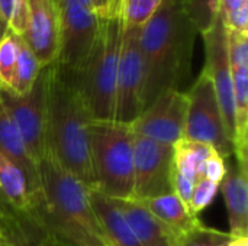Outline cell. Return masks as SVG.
<instances>
[{"label": "cell", "mask_w": 248, "mask_h": 246, "mask_svg": "<svg viewBox=\"0 0 248 246\" xmlns=\"http://www.w3.org/2000/svg\"><path fill=\"white\" fill-rule=\"evenodd\" d=\"M198 29L185 0H163L157 13L141 28L144 109L169 90H180L192 68Z\"/></svg>", "instance_id": "cell-1"}, {"label": "cell", "mask_w": 248, "mask_h": 246, "mask_svg": "<svg viewBox=\"0 0 248 246\" xmlns=\"http://www.w3.org/2000/svg\"><path fill=\"white\" fill-rule=\"evenodd\" d=\"M42 74L46 99V151L67 171L94 190L89 139L93 119L80 96L74 74L57 62L42 68Z\"/></svg>", "instance_id": "cell-2"}, {"label": "cell", "mask_w": 248, "mask_h": 246, "mask_svg": "<svg viewBox=\"0 0 248 246\" xmlns=\"http://www.w3.org/2000/svg\"><path fill=\"white\" fill-rule=\"evenodd\" d=\"M67 246H106L92 207L90 188L46 151L38 164L36 203Z\"/></svg>", "instance_id": "cell-3"}, {"label": "cell", "mask_w": 248, "mask_h": 246, "mask_svg": "<svg viewBox=\"0 0 248 246\" xmlns=\"http://www.w3.org/2000/svg\"><path fill=\"white\" fill-rule=\"evenodd\" d=\"M122 41L119 6L99 19L96 42L87 62L74 74L80 96L93 120H115L118 64Z\"/></svg>", "instance_id": "cell-4"}, {"label": "cell", "mask_w": 248, "mask_h": 246, "mask_svg": "<svg viewBox=\"0 0 248 246\" xmlns=\"http://www.w3.org/2000/svg\"><path fill=\"white\" fill-rule=\"evenodd\" d=\"M94 190L116 200L134 196V133L118 120H92L89 126Z\"/></svg>", "instance_id": "cell-5"}, {"label": "cell", "mask_w": 248, "mask_h": 246, "mask_svg": "<svg viewBox=\"0 0 248 246\" xmlns=\"http://www.w3.org/2000/svg\"><path fill=\"white\" fill-rule=\"evenodd\" d=\"M186 122L183 138L212 146L222 158L234 155V144L230 139L222 112L209 77L202 71L186 91Z\"/></svg>", "instance_id": "cell-6"}, {"label": "cell", "mask_w": 248, "mask_h": 246, "mask_svg": "<svg viewBox=\"0 0 248 246\" xmlns=\"http://www.w3.org/2000/svg\"><path fill=\"white\" fill-rule=\"evenodd\" d=\"M60 17V51L57 64L78 74L96 42L99 19L77 0H57Z\"/></svg>", "instance_id": "cell-7"}, {"label": "cell", "mask_w": 248, "mask_h": 246, "mask_svg": "<svg viewBox=\"0 0 248 246\" xmlns=\"http://www.w3.org/2000/svg\"><path fill=\"white\" fill-rule=\"evenodd\" d=\"M141 28L122 25L116 81L115 120L129 125L144 110V67L140 48Z\"/></svg>", "instance_id": "cell-8"}, {"label": "cell", "mask_w": 248, "mask_h": 246, "mask_svg": "<svg viewBox=\"0 0 248 246\" xmlns=\"http://www.w3.org/2000/svg\"><path fill=\"white\" fill-rule=\"evenodd\" d=\"M0 99L17 126L26 149L38 165L46 154V99L45 80L41 71L32 90L16 96L0 88Z\"/></svg>", "instance_id": "cell-9"}, {"label": "cell", "mask_w": 248, "mask_h": 246, "mask_svg": "<svg viewBox=\"0 0 248 246\" xmlns=\"http://www.w3.org/2000/svg\"><path fill=\"white\" fill-rule=\"evenodd\" d=\"M173 146L134 135V196L147 200L173 191Z\"/></svg>", "instance_id": "cell-10"}, {"label": "cell", "mask_w": 248, "mask_h": 246, "mask_svg": "<svg viewBox=\"0 0 248 246\" xmlns=\"http://www.w3.org/2000/svg\"><path fill=\"white\" fill-rule=\"evenodd\" d=\"M205 42V67L203 72L209 77L222 112L225 130L234 144L235 135V109H234V90L232 72L228 59V41L227 29L221 16L217 13L214 23L209 29L201 33Z\"/></svg>", "instance_id": "cell-11"}, {"label": "cell", "mask_w": 248, "mask_h": 246, "mask_svg": "<svg viewBox=\"0 0 248 246\" xmlns=\"http://www.w3.org/2000/svg\"><path fill=\"white\" fill-rule=\"evenodd\" d=\"M186 107V91L169 90L147 106L129 128L134 135L174 146L185 133Z\"/></svg>", "instance_id": "cell-12"}, {"label": "cell", "mask_w": 248, "mask_h": 246, "mask_svg": "<svg viewBox=\"0 0 248 246\" xmlns=\"http://www.w3.org/2000/svg\"><path fill=\"white\" fill-rule=\"evenodd\" d=\"M45 68L58 59L60 17L57 0H29L28 22L20 36Z\"/></svg>", "instance_id": "cell-13"}, {"label": "cell", "mask_w": 248, "mask_h": 246, "mask_svg": "<svg viewBox=\"0 0 248 246\" xmlns=\"http://www.w3.org/2000/svg\"><path fill=\"white\" fill-rule=\"evenodd\" d=\"M248 161L235 159L227 164V174L219 186L225 200L230 235L232 238L248 236Z\"/></svg>", "instance_id": "cell-14"}, {"label": "cell", "mask_w": 248, "mask_h": 246, "mask_svg": "<svg viewBox=\"0 0 248 246\" xmlns=\"http://www.w3.org/2000/svg\"><path fill=\"white\" fill-rule=\"evenodd\" d=\"M116 204L141 246H177L179 238L142 203L135 199H126L116 200Z\"/></svg>", "instance_id": "cell-15"}, {"label": "cell", "mask_w": 248, "mask_h": 246, "mask_svg": "<svg viewBox=\"0 0 248 246\" xmlns=\"http://www.w3.org/2000/svg\"><path fill=\"white\" fill-rule=\"evenodd\" d=\"M90 202L106 246H141L115 199L90 190Z\"/></svg>", "instance_id": "cell-16"}, {"label": "cell", "mask_w": 248, "mask_h": 246, "mask_svg": "<svg viewBox=\"0 0 248 246\" xmlns=\"http://www.w3.org/2000/svg\"><path fill=\"white\" fill-rule=\"evenodd\" d=\"M138 202L142 203L179 239L201 222L199 217L190 212L187 204L174 191Z\"/></svg>", "instance_id": "cell-17"}, {"label": "cell", "mask_w": 248, "mask_h": 246, "mask_svg": "<svg viewBox=\"0 0 248 246\" xmlns=\"http://www.w3.org/2000/svg\"><path fill=\"white\" fill-rule=\"evenodd\" d=\"M0 196L20 212H29L36 204V197L25 171L0 151Z\"/></svg>", "instance_id": "cell-18"}, {"label": "cell", "mask_w": 248, "mask_h": 246, "mask_svg": "<svg viewBox=\"0 0 248 246\" xmlns=\"http://www.w3.org/2000/svg\"><path fill=\"white\" fill-rule=\"evenodd\" d=\"M0 151L13 159L28 175L32 191H38V165L29 155L22 135L0 99Z\"/></svg>", "instance_id": "cell-19"}, {"label": "cell", "mask_w": 248, "mask_h": 246, "mask_svg": "<svg viewBox=\"0 0 248 246\" xmlns=\"http://www.w3.org/2000/svg\"><path fill=\"white\" fill-rule=\"evenodd\" d=\"M19 41V55H17V62H16V70L12 81L10 93L16 96H23L32 90L35 86L36 80L39 78V74L42 71V67L33 52L29 49L26 42L17 36Z\"/></svg>", "instance_id": "cell-20"}, {"label": "cell", "mask_w": 248, "mask_h": 246, "mask_svg": "<svg viewBox=\"0 0 248 246\" xmlns=\"http://www.w3.org/2000/svg\"><path fill=\"white\" fill-rule=\"evenodd\" d=\"M163 0H119L122 25L126 28H142L160 9Z\"/></svg>", "instance_id": "cell-21"}, {"label": "cell", "mask_w": 248, "mask_h": 246, "mask_svg": "<svg viewBox=\"0 0 248 246\" xmlns=\"http://www.w3.org/2000/svg\"><path fill=\"white\" fill-rule=\"evenodd\" d=\"M19 55V41L16 35L6 33L0 38V88L10 90Z\"/></svg>", "instance_id": "cell-22"}, {"label": "cell", "mask_w": 248, "mask_h": 246, "mask_svg": "<svg viewBox=\"0 0 248 246\" xmlns=\"http://www.w3.org/2000/svg\"><path fill=\"white\" fill-rule=\"evenodd\" d=\"M230 239V233L205 226L199 222L179 239L177 246H225Z\"/></svg>", "instance_id": "cell-23"}, {"label": "cell", "mask_w": 248, "mask_h": 246, "mask_svg": "<svg viewBox=\"0 0 248 246\" xmlns=\"http://www.w3.org/2000/svg\"><path fill=\"white\" fill-rule=\"evenodd\" d=\"M185 4L199 33L211 28L218 13V0H185Z\"/></svg>", "instance_id": "cell-24"}, {"label": "cell", "mask_w": 248, "mask_h": 246, "mask_svg": "<svg viewBox=\"0 0 248 246\" xmlns=\"http://www.w3.org/2000/svg\"><path fill=\"white\" fill-rule=\"evenodd\" d=\"M219 191V184L212 183L206 178H199L195 184L192 199L189 203V209L193 215H199L202 210H205L217 197Z\"/></svg>", "instance_id": "cell-25"}, {"label": "cell", "mask_w": 248, "mask_h": 246, "mask_svg": "<svg viewBox=\"0 0 248 246\" xmlns=\"http://www.w3.org/2000/svg\"><path fill=\"white\" fill-rule=\"evenodd\" d=\"M227 41L231 68L248 67V32L227 30Z\"/></svg>", "instance_id": "cell-26"}, {"label": "cell", "mask_w": 248, "mask_h": 246, "mask_svg": "<svg viewBox=\"0 0 248 246\" xmlns=\"http://www.w3.org/2000/svg\"><path fill=\"white\" fill-rule=\"evenodd\" d=\"M227 174V159L222 158L219 154H212L203 164L202 168V178H206L212 183L221 186L224 177Z\"/></svg>", "instance_id": "cell-27"}, {"label": "cell", "mask_w": 248, "mask_h": 246, "mask_svg": "<svg viewBox=\"0 0 248 246\" xmlns=\"http://www.w3.org/2000/svg\"><path fill=\"white\" fill-rule=\"evenodd\" d=\"M28 10H29V0H15V6L9 20V33L16 36H22L25 33L26 22H28Z\"/></svg>", "instance_id": "cell-28"}, {"label": "cell", "mask_w": 248, "mask_h": 246, "mask_svg": "<svg viewBox=\"0 0 248 246\" xmlns=\"http://www.w3.org/2000/svg\"><path fill=\"white\" fill-rule=\"evenodd\" d=\"M248 7V0H218V14L225 19L241 9Z\"/></svg>", "instance_id": "cell-29"}, {"label": "cell", "mask_w": 248, "mask_h": 246, "mask_svg": "<svg viewBox=\"0 0 248 246\" xmlns=\"http://www.w3.org/2000/svg\"><path fill=\"white\" fill-rule=\"evenodd\" d=\"M13 6L15 0H0V38L9 33V20L12 16Z\"/></svg>", "instance_id": "cell-30"}, {"label": "cell", "mask_w": 248, "mask_h": 246, "mask_svg": "<svg viewBox=\"0 0 248 246\" xmlns=\"http://www.w3.org/2000/svg\"><path fill=\"white\" fill-rule=\"evenodd\" d=\"M93 6L96 17L105 19L119 6V0H93Z\"/></svg>", "instance_id": "cell-31"}, {"label": "cell", "mask_w": 248, "mask_h": 246, "mask_svg": "<svg viewBox=\"0 0 248 246\" xmlns=\"http://www.w3.org/2000/svg\"><path fill=\"white\" fill-rule=\"evenodd\" d=\"M225 246H248V236H241V238L231 236V239Z\"/></svg>", "instance_id": "cell-32"}, {"label": "cell", "mask_w": 248, "mask_h": 246, "mask_svg": "<svg viewBox=\"0 0 248 246\" xmlns=\"http://www.w3.org/2000/svg\"><path fill=\"white\" fill-rule=\"evenodd\" d=\"M84 9H87L89 12L94 13V6H93V0H77Z\"/></svg>", "instance_id": "cell-33"}, {"label": "cell", "mask_w": 248, "mask_h": 246, "mask_svg": "<svg viewBox=\"0 0 248 246\" xmlns=\"http://www.w3.org/2000/svg\"><path fill=\"white\" fill-rule=\"evenodd\" d=\"M39 246H65V245H61V244H57L55 241H48V242H44L42 245Z\"/></svg>", "instance_id": "cell-34"}, {"label": "cell", "mask_w": 248, "mask_h": 246, "mask_svg": "<svg viewBox=\"0 0 248 246\" xmlns=\"http://www.w3.org/2000/svg\"><path fill=\"white\" fill-rule=\"evenodd\" d=\"M0 246H10V245H7V244L4 242V239H3V238L0 236Z\"/></svg>", "instance_id": "cell-35"}]
</instances>
